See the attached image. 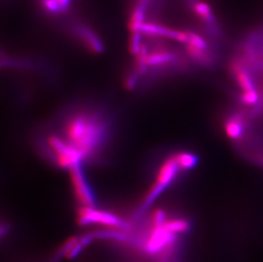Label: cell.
Segmentation results:
<instances>
[{"mask_svg":"<svg viewBox=\"0 0 263 262\" xmlns=\"http://www.w3.org/2000/svg\"><path fill=\"white\" fill-rule=\"evenodd\" d=\"M106 124L96 114L80 113L69 118L64 126V139L83 159L96 152L106 135Z\"/></svg>","mask_w":263,"mask_h":262,"instance_id":"cell-1","label":"cell"},{"mask_svg":"<svg viewBox=\"0 0 263 262\" xmlns=\"http://www.w3.org/2000/svg\"><path fill=\"white\" fill-rule=\"evenodd\" d=\"M179 170H181V169L177 164L174 155L163 163L160 170L158 172L156 181L150 188L149 192L145 198L142 206L140 207L138 214H142L144 210H146L155 202V199L165 191V188L170 186L173 180L175 179Z\"/></svg>","mask_w":263,"mask_h":262,"instance_id":"cell-2","label":"cell"},{"mask_svg":"<svg viewBox=\"0 0 263 262\" xmlns=\"http://www.w3.org/2000/svg\"><path fill=\"white\" fill-rule=\"evenodd\" d=\"M48 146L53 152L56 164L64 169H70L75 165L81 164L84 159L74 146L56 135L49 136Z\"/></svg>","mask_w":263,"mask_h":262,"instance_id":"cell-3","label":"cell"},{"mask_svg":"<svg viewBox=\"0 0 263 262\" xmlns=\"http://www.w3.org/2000/svg\"><path fill=\"white\" fill-rule=\"evenodd\" d=\"M78 222L82 226L98 224L114 229H124L126 227V223L115 214L90 207L81 206L79 208Z\"/></svg>","mask_w":263,"mask_h":262,"instance_id":"cell-4","label":"cell"},{"mask_svg":"<svg viewBox=\"0 0 263 262\" xmlns=\"http://www.w3.org/2000/svg\"><path fill=\"white\" fill-rule=\"evenodd\" d=\"M72 186L78 201L83 207L95 208L96 200L86 177L82 170L81 164H78L69 169Z\"/></svg>","mask_w":263,"mask_h":262,"instance_id":"cell-5","label":"cell"},{"mask_svg":"<svg viewBox=\"0 0 263 262\" xmlns=\"http://www.w3.org/2000/svg\"><path fill=\"white\" fill-rule=\"evenodd\" d=\"M140 33L150 36H162L181 43H186L187 41V32L174 30L163 26L156 25L154 23H144L141 28Z\"/></svg>","mask_w":263,"mask_h":262,"instance_id":"cell-6","label":"cell"},{"mask_svg":"<svg viewBox=\"0 0 263 262\" xmlns=\"http://www.w3.org/2000/svg\"><path fill=\"white\" fill-rule=\"evenodd\" d=\"M176 56L172 52L164 50L152 51L147 53L144 61L145 69L147 67H161L172 62Z\"/></svg>","mask_w":263,"mask_h":262,"instance_id":"cell-7","label":"cell"},{"mask_svg":"<svg viewBox=\"0 0 263 262\" xmlns=\"http://www.w3.org/2000/svg\"><path fill=\"white\" fill-rule=\"evenodd\" d=\"M232 72H233V75L235 76L238 85L243 90L244 92L256 91L252 78L250 74L245 70L243 66L240 63L233 62L232 63Z\"/></svg>","mask_w":263,"mask_h":262,"instance_id":"cell-8","label":"cell"},{"mask_svg":"<svg viewBox=\"0 0 263 262\" xmlns=\"http://www.w3.org/2000/svg\"><path fill=\"white\" fill-rule=\"evenodd\" d=\"M79 34L90 51H92L94 53L101 52L102 45H101L100 39L96 37V34L92 31L82 27V28H79Z\"/></svg>","mask_w":263,"mask_h":262,"instance_id":"cell-9","label":"cell"},{"mask_svg":"<svg viewBox=\"0 0 263 262\" xmlns=\"http://www.w3.org/2000/svg\"><path fill=\"white\" fill-rule=\"evenodd\" d=\"M144 24V5H140L135 9L129 21V29L132 33H140Z\"/></svg>","mask_w":263,"mask_h":262,"instance_id":"cell-10","label":"cell"},{"mask_svg":"<svg viewBox=\"0 0 263 262\" xmlns=\"http://www.w3.org/2000/svg\"><path fill=\"white\" fill-rule=\"evenodd\" d=\"M225 130L229 138L237 140L243 135L244 125L238 118H233L226 123Z\"/></svg>","mask_w":263,"mask_h":262,"instance_id":"cell-11","label":"cell"},{"mask_svg":"<svg viewBox=\"0 0 263 262\" xmlns=\"http://www.w3.org/2000/svg\"><path fill=\"white\" fill-rule=\"evenodd\" d=\"M174 157L181 169H192L198 164L197 157L189 152H178L174 154Z\"/></svg>","mask_w":263,"mask_h":262,"instance_id":"cell-12","label":"cell"},{"mask_svg":"<svg viewBox=\"0 0 263 262\" xmlns=\"http://www.w3.org/2000/svg\"><path fill=\"white\" fill-rule=\"evenodd\" d=\"M186 51L193 60L200 63H210L211 61V58L209 56V54L206 52V50H203L186 43Z\"/></svg>","mask_w":263,"mask_h":262,"instance_id":"cell-13","label":"cell"},{"mask_svg":"<svg viewBox=\"0 0 263 262\" xmlns=\"http://www.w3.org/2000/svg\"><path fill=\"white\" fill-rule=\"evenodd\" d=\"M164 226L169 231L177 234L183 233L189 228V223L186 220L183 219L166 220L164 223Z\"/></svg>","mask_w":263,"mask_h":262,"instance_id":"cell-14","label":"cell"},{"mask_svg":"<svg viewBox=\"0 0 263 262\" xmlns=\"http://www.w3.org/2000/svg\"><path fill=\"white\" fill-rule=\"evenodd\" d=\"M193 10L202 20H205L207 23H210V25L213 26L214 20H213L211 10H210V7L207 4L204 2H196L193 5Z\"/></svg>","mask_w":263,"mask_h":262,"instance_id":"cell-15","label":"cell"},{"mask_svg":"<svg viewBox=\"0 0 263 262\" xmlns=\"http://www.w3.org/2000/svg\"><path fill=\"white\" fill-rule=\"evenodd\" d=\"M186 43L195 46L198 48L203 49V50H207V43L205 42V39L194 33L187 32V41Z\"/></svg>","mask_w":263,"mask_h":262,"instance_id":"cell-16","label":"cell"},{"mask_svg":"<svg viewBox=\"0 0 263 262\" xmlns=\"http://www.w3.org/2000/svg\"><path fill=\"white\" fill-rule=\"evenodd\" d=\"M141 43V33H132L129 39V51L130 53L137 56L139 53L140 50L142 48Z\"/></svg>","mask_w":263,"mask_h":262,"instance_id":"cell-17","label":"cell"},{"mask_svg":"<svg viewBox=\"0 0 263 262\" xmlns=\"http://www.w3.org/2000/svg\"><path fill=\"white\" fill-rule=\"evenodd\" d=\"M259 96L258 93L256 91H246L241 95L240 101L244 104L247 105H252L258 101Z\"/></svg>","mask_w":263,"mask_h":262,"instance_id":"cell-18","label":"cell"},{"mask_svg":"<svg viewBox=\"0 0 263 262\" xmlns=\"http://www.w3.org/2000/svg\"><path fill=\"white\" fill-rule=\"evenodd\" d=\"M41 3L43 8L50 12H57L61 10L57 0H41Z\"/></svg>","mask_w":263,"mask_h":262,"instance_id":"cell-19","label":"cell"},{"mask_svg":"<svg viewBox=\"0 0 263 262\" xmlns=\"http://www.w3.org/2000/svg\"><path fill=\"white\" fill-rule=\"evenodd\" d=\"M70 1H71V0H57L59 6H60V10H62L67 9V7L69 6Z\"/></svg>","mask_w":263,"mask_h":262,"instance_id":"cell-20","label":"cell"}]
</instances>
